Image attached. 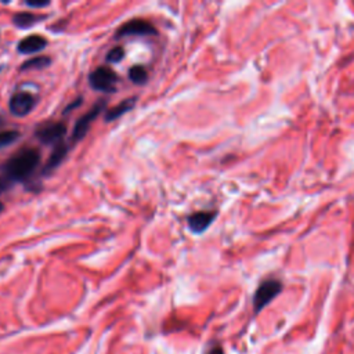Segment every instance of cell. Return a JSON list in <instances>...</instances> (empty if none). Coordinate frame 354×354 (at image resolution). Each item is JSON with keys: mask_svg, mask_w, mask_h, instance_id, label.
<instances>
[{"mask_svg": "<svg viewBox=\"0 0 354 354\" xmlns=\"http://www.w3.org/2000/svg\"><path fill=\"white\" fill-rule=\"evenodd\" d=\"M47 47V40L46 37L40 36V35H30V36H26L24 37L18 46H17V50L21 53V54H26V55H30V54H36L41 50H44Z\"/></svg>", "mask_w": 354, "mask_h": 354, "instance_id": "9", "label": "cell"}, {"mask_svg": "<svg viewBox=\"0 0 354 354\" xmlns=\"http://www.w3.org/2000/svg\"><path fill=\"white\" fill-rule=\"evenodd\" d=\"M36 102L37 100L32 93L17 91L15 94L11 95L8 108H10V112L15 116H26L36 106Z\"/></svg>", "mask_w": 354, "mask_h": 354, "instance_id": "6", "label": "cell"}, {"mask_svg": "<svg viewBox=\"0 0 354 354\" xmlns=\"http://www.w3.org/2000/svg\"><path fill=\"white\" fill-rule=\"evenodd\" d=\"M11 185V181L6 177H0V194H3L4 191H7Z\"/></svg>", "mask_w": 354, "mask_h": 354, "instance_id": "18", "label": "cell"}, {"mask_svg": "<svg viewBox=\"0 0 354 354\" xmlns=\"http://www.w3.org/2000/svg\"><path fill=\"white\" fill-rule=\"evenodd\" d=\"M40 162V152L35 148H22L14 153L3 166L4 177L12 181L26 180L37 167Z\"/></svg>", "mask_w": 354, "mask_h": 354, "instance_id": "1", "label": "cell"}, {"mask_svg": "<svg viewBox=\"0 0 354 354\" xmlns=\"http://www.w3.org/2000/svg\"><path fill=\"white\" fill-rule=\"evenodd\" d=\"M105 106H106V102L104 100H100L88 112H86L83 116H80L77 119V122L75 123V127H73V131H72V137H71V144H76L77 141H80L86 133L90 129V124L91 122H94V119L98 118V115L105 111Z\"/></svg>", "mask_w": 354, "mask_h": 354, "instance_id": "4", "label": "cell"}, {"mask_svg": "<svg viewBox=\"0 0 354 354\" xmlns=\"http://www.w3.org/2000/svg\"><path fill=\"white\" fill-rule=\"evenodd\" d=\"M282 290V282L275 278L264 279L254 292L253 307L256 313H260L272 299H275Z\"/></svg>", "mask_w": 354, "mask_h": 354, "instance_id": "3", "label": "cell"}, {"mask_svg": "<svg viewBox=\"0 0 354 354\" xmlns=\"http://www.w3.org/2000/svg\"><path fill=\"white\" fill-rule=\"evenodd\" d=\"M48 4H50V1H47V0H44V1H40V0L39 1H30V0L28 1L26 0V6L30 8H43V7H47Z\"/></svg>", "mask_w": 354, "mask_h": 354, "instance_id": "17", "label": "cell"}, {"mask_svg": "<svg viewBox=\"0 0 354 354\" xmlns=\"http://www.w3.org/2000/svg\"><path fill=\"white\" fill-rule=\"evenodd\" d=\"M68 149H69V145H66L65 142H59V144L54 145L53 152L43 167V174H48V173L54 171L61 165V162L65 159Z\"/></svg>", "mask_w": 354, "mask_h": 354, "instance_id": "10", "label": "cell"}, {"mask_svg": "<svg viewBox=\"0 0 354 354\" xmlns=\"http://www.w3.org/2000/svg\"><path fill=\"white\" fill-rule=\"evenodd\" d=\"M51 64V58L46 57V55H36L32 57L29 59H26L25 62H22L21 65V71H26V69H44Z\"/></svg>", "mask_w": 354, "mask_h": 354, "instance_id": "13", "label": "cell"}, {"mask_svg": "<svg viewBox=\"0 0 354 354\" xmlns=\"http://www.w3.org/2000/svg\"><path fill=\"white\" fill-rule=\"evenodd\" d=\"M129 77L136 84H144L148 80V72L142 65H133L129 69Z\"/></svg>", "mask_w": 354, "mask_h": 354, "instance_id": "14", "label": "cell"}, {"mask_svg": "<svg viewBox=\"0 0 354 354\" xmlns=\"http://www.w3.org/2000/svg\"><path fill=\"white\" fill-rule=\"evenodd\" d=\"M156 28L145 21V19H130L124 22L119 29L116 30V37H126V36H148V35H156Z\"/></svg>", "mask_w": 354, "mask_h": 354, "instance_id": "7", "label": "cell"}, {"mask_svg": "<svg viewBox=\"0 0 354 354\" xmlns=\"http://www.w3.org/2000/svg\"><path fill=\"white\" fill-rule=\"evenodd\" d=\"M44 17L41 15H37V14H33V12H28V11H21V12H17L14 17H12V24L17 26V28H21V29H28V28H32L33 25H36L39 21H41Z\"/></svg>", "mask_w": 354, "mask_h": 354, "instance_id": "12", "label": "cell"}, {"mask_svg": "<svg viewBox=\"0 0 354 354\" xmlns=\"http://www.w3.org/2000/svg\"><path fill=\"white\" fill-rule=\"evenodd\" d=\"M66 133V126L62 122H47L36 129L35 137L46 145H57L62 142Z\"/></svg>", "mask_w": 354, "mask_h": 354, "instance_id": "5", "label": "cell"}, {"mask_svg": "<svg viewBox=\"0 0 354 354\" xmlns=\"http://www.w3.org/2000/svg\"><path fill=\"white\" fill-rule=\"evenodd\" d=\"M19 138V133L15 130H6V131H0V148H4L10 144H12L14 141H17Z\"/></svg>", "mask_w": 354, "mask_h": 354, "instance_id": "15", "label": "cell"}, {"mask_svg": "<svg viewBox=\"0 0 354 354\" xmlns=\"http://www.w3.org/2000/svg\"><path fill=\"white\" fill-rule=\"evenodd\" d=\"M136 101H137L136 97L126 98V100H123L122 102H119L116 106H113V108H111L109 111H106V113H105V116H104L105 122H112V120L120 118L122 115H124L126 112L131 111V109L134 108V105H136Z\"/></svg>", "mask_w": 354, "mask_h": 354, "instance_id": "11", "label": "cell"}, {"mask_svg": "<svg viewBox=\"0 0 354 354\" xmlns=\"http://www.w3.org/2000/svg\"><path fill=\"white\" fill-rule=\"evenodd\" d=\"M123 58H124V48L122 46H116V47L111 48L106 54V61L111 64L120 62Z\"/></svg>", "mask_w": 354, "mask_h": 354, "instance_id": "16", "label": "cell"}, {"mask_svg": "<svg viewBox=\"0 0 354 354\" xmlns=\"http://www.w3.org/2000/svg\"><path fill=\"white\" fill-rule=\"evenodd\" d=\"M82 104V98H77L75 102H71L66 108H65V111H64V113H68L71 109H73V108H76V106H79Z\"/></svg>", "mask_w": 354, "mask_h": 354, "instance_id": "19", "label": "cell"}, {"mask_svg": "<svg viewBox=\"0 0 354 354\" xmlns=\"http://www.w3.org/2000/svg\"><path fill=\"white\" fill-rule=\"evenodd\" d=\"M119 82L118 73L109 66H98L88 75V84L93 90L113 93L116 90V83Z\"/></svg>", "mask_w": 354, "mask_h": 354, "instance_id": "2", "label": "cell"}, {"mask_svg": "<svg viewBox=\"0 0 354 354\" xmlns=\"http://www.w3.org/2000/svg\"><path fill=\"white\" fill-rule=\"evenodd\" d=\"M217 212L216 210H201V212H195L188 217V227L192 232L195 234H201L203 232L210 224L212 221L216 218Z\"/></svg>", "mask_w": 354, "mask_h": 354, "instance_id": "8", "label": "cell"}, {"mask_svg": "<svg viewBox=\"0 0 354 354\" xmlns=\"http://www.w3.org/2000/svg\"><path fill=\"white\" fill-rule=\"evenodd\" d=\"M3 209H4V205H3V203H1V202H0V212H1V210H3Z\"/></svg>", "mask_w": 354, "mask_h": 354, "instance_id": "21", "label": "cell"}, {"mask_svg": "<svg viewBox=\"0 0 354 354\" xmlns=\"http://www.w3.org/2000/svg\"><path fill=\"white\" fill-rule=\"evenodd\" d=\"M206 354H224V353H223V348L220 346H214Z\"/></svg>", "mask_w": 354, "mask_h": 354, "instance_id": "20", "label": "cell"}]
</instances>
